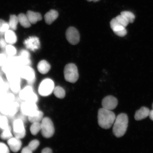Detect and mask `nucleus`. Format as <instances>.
<instances>
[{"mask_svg": "<svg viewBox=\"0 0 153 153\" xmlns=\"http://www.w3.org/2000/svg\"><path fill=\"white\" fill-rule=\"evenodd\" d=\"M97 118L99 126L103 129H107L112 127L116 117L111 110L102 108L98 111Z\"/></svg>", "mask_w": 153, "mask_h": 153, "instance_id": "f257e3e1", "label": "nucleus"}, {"mask_svg": "<svg viewBox=\"0 0 153 153\" xmlns=\"http://www.w3.org/2000/svg\"><path fill=\"white\" fill-rule=\"evenodd\" d=\"M128 118L125 114H120L117 117L114 123L113 132L116 137L123 136L127 131Z\"/></svg>", "mask_w": 153, "mask_h": 153, "instance_id": "f03ea898", "label": "nucleus"}, {"mask_svg": "<svg viewBox=\"0 0 153 153\" xmlns=\"http://www.w3.org/2000/svg\"><path fill=\"white\" fill-rule=\"evenodd\" d=\"M54 82L50 78H45L39 84L38 92L42 97L48 96L53 92L55 88Z\"/></svg>", "mask_w": 153, "mask_h": 153, "instance_id": "7ed1b4c3", "label": "nucleus"}, {"mask_svg": "<svg viewBox=\"0 0 153 153\" xmlns=\"http://www.w3.org/2000/svg\"><path fill=\"white\" fill-rule=\"evenodd\" d=\"M65 79L67 82L75 83L79 78L77 67L74 64H69L65 66L64 70Z\"/></svg>", "mask_w": 153, "mask_h": 153, "instance_id": "20e7f679", "label": "nucleus"}, {"mask_svg": "<svg viewBox=\"0 0 153 153\" xmlns=\"http://www.w3.org/2000/svg\"><path fill=\"white\" fill-rule=\"evenodd\" d=\"M41 132L42 136L45 138L52 137L55 133L53 122L49 117H44L41 123Z\"/></svg>", "mask_w": 153, "mask_h": 153, "instance_id": "39448f33", "label": "nucleus"}, {"mask_svg": "<svg viewBox=\"0 0 153 153\" xmlns=\"http://www.w3.org/2000/svg\"><path fill=\"white\" fill-rule=\"evenodd\" d=\"M21 78L26 80L30 84L33 83L36 80L35 72L30 66H22L17 70Z\"/></svg>", "mask_w": 153, "mask_h": 153, "instance_id": "423d86ee", "label": "nucleus"}, {"mask_svg": "<svg viewBox=\"0 0 153 153\" xmlns=\"http://www.w3.org/2000/svg\"><path fill=\"white\" fill-rule=\"evenodd\" d=\"M13 132L15 137L19 139H22L25 137L26 129L22 119H16L13 122Z\"/></svg>", "mask_w": 153, "mask_h": 153, "instance_id": "0eeeda50", "label": "nucleus"}, {"mask_svg": "<svg viewBox=\"0 0 153 153\" xmlns=\"http://www.w3.org/2000/svg\"><path fill=\"white\" fill-rule=\"evenodd\" d=\"M20 109L22 114L29 116L32 115L38 110L36 103L25 101L21 105Z\"/></svg>", "mask_w": 153, "mask_h": 153, "instance_id": "6e6552de", "label": "nucleus"}, {"mask_svg": "<svg viewBox=\"0 0 153 153\" xmlns=\"http://www.w3.org/2000/svg\"><path fill=\"white\" fill-rule=\"evenodd\" d=\"M68 41L72 45H76L79 41L80 35L79 32L75 27H70L67 29L66 33Z\"/></svg>", "mask_w": 153, "mask_h": 153, "instance_id": "1a4fd4ad", "label": "nucleus"}, {"mask_svg": "<svg viewBox=\"0 0 153 153\" xmlns=\"http://www.w3.org/2000/svg\"><path fill=\"white\" fill-rule=\"evenodd\" d=\"M24 45L27 49L32 51L37 50L40 47V42L39 38L35 36H31L25 40Z\"/></svg>", "mask_w": 153, "mask_h": 153, "instance_id": "9d476101", "label": "nucleus"}, {"mask_svg": "<svg viewBox=\"0 0 153 153\" xmlns=\"http://www.w3.org/2000/svg\"><path fill=\"white\" fill-rule=\"evenodd\" d=\"M118 104L117 99L112 96H108L104 97L102 101V108L110 110L115 108Z\"/></svg>", "mask_w": 153, "mask_h": 153, "instance_id": "9b49d317", "label": "nucleus"}, {"mask_svg": "<svg viewBox=\"0 0 153 153\" xmlns=\"http://www.w3.org/2000/svg\"><path fill=\"white\" fill-rule=\"evenodd\" d=\"M7 144L10 150L14 152H17L22 148V143L20 139L12 137L7 140Z\"/></svg>", "mask_w": 153, "mask_h": 153, "instance_id": "f8f14e48", "label": "nucleus"}, {"mask_svg": "<svg viewBox=\"0 0 153 153\" xmlns=\"http://www.w3.org/2000/svg\"><path fill=\"white\" fill-rule=\"evenodd\" d=\"M34 93L31 86H27L21 90L19 93V97L21 100L28 101Z\"/></svg>", "mask_w": 153, "mask_h": 153, "instance_id": "ddd939ff", "label": "nucleus"}, {"mask_svg": "<svg viewBox=\"0 0 153 153\" xmlns=\"http://www.w3.org/2000/svg\"><path fill=\"white\" fill-rule=\"evenodd\" d=\"M58 12L55 10L51 9L46 13L44 19L46 23L50 25L58 18Z\"/></svg>", "mask_w": 153, "mask_h": 153, "instance_id": "4468645a", "label": "nucleus"}, {"mask_svg": "<svg viewBox=\"0 0 153 153\" xmlns=\"http://www.w3.org/2000/svg\"><path fill=\"white\" fill-rule=\"evenodd\" d=\"M150 110L148 108L143 107L135 112V119L137 120H140L145 119L149 116Z\"/></svg>", "mask_w": 153, "mask_h": 153, "instance_id": "2eb2a0df", "label": "nucleus"}, {"mask_svg": "<svg viewBox=\"0 0 153 153\" xmlns=\"http://www.w3.org/2000/svg\"><path fill=\"white\" fill-rule=\"evenodd\" d=\"M26 15L31 24H36L42 19L41 14L39 13L29 10L27 12Z\"/></svg>", "mask_w": 153, "mask_h": 153, "instance_id": "dca6fc26", "label": "nucleus"}, {"mask_svg": "<svg viewBox=\"0 0 153 153\" xmlns=\"http://www.w3.org/2000/svg\"><path fill=\"white\" fill-rule=\"evenodd\" d=\"M37 68L38 71L40 73L45 74L49 72L51 70V66L47 61L42 60L38 63Z\"/></svg>", "mask_w": 153, "mask_h": 153, "instance_id": "f3484780", "label": "nucleus"}, {"mask_svg": "<svg viewBox=\"0 0 153 153\" xmlns=\"http://www.w3.org/2000/svg\"><path fill=\"white\" fill-rule=\"evenodd\" d=\"M4 39L7 43L14 45L17 41V37L14 30H9L4 34Z\"/></svg>", "mask_w": 153, "mask_h": 153, "instance_id": "a211bd4d", "label": "nucleus"}, {"mask_svg": "<svg viewBox=\"0 0 153 153\" xmlns=\"http://www.w3.org/2000/svg\"><path fill=\"white\" fill-rule=\"evenodd\" d=\"M6 77L9 83L19 82L20 83L21 77L17 71H11L6 74Z\"/></svg>", "mask_w": 153, "mask_h": 153, "instance_id": "6ab92c4d", "label": "nucleus"}, {"mask_svg": "<svg viewBox=\"0 0 153 153\" xmlns=\"http://www.w3.org/2000/svg\"><path fill=\"white\" fill-rule=\"evenodd\" d=\"M44 114L42 111L38 110L37 112L31 116H28L29 121L30 123L40 122L42 121L44 117Z\"/></svg>", "mask_w": 153, "mask_h": 153, "instance_id": "aec40b11", "label": "nucleus"}, {"mask_svg": "<svg viewBox=\"0 0 153 153\" xmlns=\"http://www.w3.org/2000/svg\"><path fill=\"white\" fill-rule=\"evenodd\" d=\"M19 22L21 25L25 28H28L31 26V24L26 14L21 13L18 15Z\"/></svg>", "mask_w": 153, "mask_h": 153, "instance_id": "412c9836", "label": "nucleus"}, {"mask_svg": "<svg viewBox=\"0 0 153 153\" xmlns=\"http://www.w3.org/2000/svg\"><path fill=\"white\" fill-rule=\"evenodd\" d=\"M110 24L111 28L114 33L126 28L125 27H124L119 23V22L117 20L116 18L113 19L111 20Z\"/></svg>", "mask_w": 153, "mask_h": 153, "instance_id": "4be33fe9", "label": "nucleus"}, {"mask_svg": "<svg viewBox=\"0 0 153 153\" xmlns=\"http://www.w3.org/2000/svg\"><path fill=\"white\" fill-rule=\"evenodd\" d=\"M19 23L18 16L15 15H10L8 23L10 28L13 30H16Z\"/></svg>", "mask_w": 153, "mask_h": 153, "instance_id": "5701e85b", "label": "nucleus"}, {"mask_svg": "<svg viewBox=\"0 0 153 153\" xmlns=\"http://www.w3.org/2000/svg\"><path fill=\"white\" fill-rule=\"evenodd\" d=\"M53 93L55 97L60 99L64 98L66 95L65 91L64 89L59 86L55 87Z\"/></svg>", "mask_w": 153, "mask_h": 153, "instance_id": "b1692460", "label": "nucleus"}, {"mask_svg": "<svg viewBox=\"0 0 153 153\" xmlns=\"http://www.w3.org/2000/svg\"><path fill=\"white\" fill-rule=\"evenodd\" d=\"M12 129L11 128L10 126H9L8 127L4 129L0 135V137L3 140H8L13 137Z\"/></svg>", "mask_w": 153, "mask_h": 153, "instance_id": "393cba45", "label": "nucleus"}, {"mask_svg": "<svg viewBox=\"0 0 153 153\" xmlns=\"http://www.w3.org/2000/svg\"><path fill=\"white\" fill-rule=\"evenodd\" d=\"M41 123L34 122V123H32L30 127V131L32 134L35 135L41 131Z\"/></svg>", "mask_w": 153, "mask_h": 153, "instance_id": "a878e982", "label": "nucleus"}, {"mask_svg": "<svg viewBox=\"0 0 153 153\" xmlns=\"http://www.w3.org/2000/svg\"><path fill=\"white\" fill-rule=\"evenodd\" d=\"M20 105L17 102H13L11 103L10 107L8 116H13L16 114L19 111Z\"/></svg>", "mask_w": 153, "mask_h": 153, "instance_id": "bb28decb", "label": "nucleus"}, {"mask_svg": "<svg viewBox=\"0 0 153 153\" xmlns=\"http://www.w3.org/2000/svg\"><path fill=\"white\" fill-rule=\"evenodd\" d=\"M10 27L8 23L2 19H0V35H4L6 32L9 30Z\"/></svg>", "mask_w": 153, "mask_h": 153, "instance_id": "cd10ccee", "label": "nucleus"}, {"mask_svg": "<svg viewBox=\"0 0 153 153\" xmlns=\"http://www.w3.org/2000/svg\"><path fill=\"white\" fill-rule=\"evenodd\" d=\"M120 14L123 15L128 21L129 23H133L135 19V16L133 13L129 11H122Z\"/></svg>", "mask_w": 153, "mask_h": 153, "instance_id": "c85d7f7f", "label": "nucleus"}, {"mask_svg": "<svg viewBox=\"0 0 153 153\" xmlns=\"http://www.w3.org/2000/svg\"><path fill=\"white\" fill-rule=\"evenodd\" d=\"M10 88L11 91L14 94H18L21 91L20 83L15 82V83H9Z\"/></svg>", "mask_w": 153, "mask_h": 153, "instance_id": "c756f323", "label": "nucleus"}, {"mask_svg": "<svg viewBox=\"0 0 153 153\" xmlns=\"http://www.w3.org/2000/svg\"><path fill=\"white\" fill-rule=\"evenodd\" d=\"M5 49L6 52L9 56H14L16 54V49L12 45H7Z\"/></svg>", "mask_w": 153, "mask_h": 153, "instance_id": "7c9ffc66", "label": "nucleus"}, {"mask_svg": "<svg viewBox=\"0 0 153 153\" xmlns=\"http://www.w3.org/2000/svg\"><path fill=\"white\" fill-rule=\"evenodd\" d=\"M2 67V70L6 74L11 71H16L14 67L8 62H6L5 64Z\"/></svg>", "mask_w": 153, "mask_h": 153, "instance_id": "2f4dec72", "label": "nucleus"}, {"mask_svg": "<svg viewBox=\"0 0 153 153\" xmlns=\"http://www.w3.org/2000/svg\"><path fill=\"white\" fill-rule=\"evenodd\" d=\"M40 145V143L39 140L37 139L33 140L30 141L28 145V148H29L32 152L35 151Z\"/></svg>", "mask_w": 153, "mask_h": 153, "instance_id": "473e14b6", "label": "nucleus"}, {"mask_svg": "<svg viewBox=\"0 0 153 153\" xmlns=\"http://www.w3.org/2000/svg\"><path fill=\"white\" fill-rule=\"evenodd\" d=\"M8 119L5 116H1L0 118V128L4 129L9 126Z\"/></svg>", "mask_w": 153, "mask_h": 153, "instance_id": "72a5a7b5", "label": "nucleus"}, {"mask_svg": "<svg viewBox=\"0 0 153 153\" xmlns=\"http://www.w3.org/2000/svg\"><path fill=\"white\" fill-rule=\"evenodd\" d=\"M116 18L119 23L124 27H127L129 23L128 21L121 14L118 15V16L116 17Z\"/></svg>", "mask_w": 153, "mask_h": 153, "instance_id": "f704fd0d", "label": "nucleus"}, {"mask_svg": "<svg viewBox=\"0 0 153 153\" xmlns=\"http://www.w3.org/2000/svg\"><path fill=\"white\" fill-rule=\"evenodd\" d=\"M9 147L3 143H0V153H8L10 152Z\"/></svg>", "mask_w": 153, "mask_h": 153, "instance_id": "c9c22d12", "label": "nucleus"}, {"mask_svg": "<svg viewBox=\"0 0 153 153\" xmlns=\"http://www.w3.org/2000/svg\"><path fill=\"white\" fill-rule=\"evenodd\" d=\"M19 56L25 59H30V53L26 50H22L19 53Z\"/></svg>", "mask_w": 153, "mask_h": 153, "instance_id": "e433bc0d", "label": "nucleus"}, {"mask_svg": "<svg viewBox=\"0 0 153 153\" xmlns=\"http://www.w3.org/2000/svg\"><path fill=\"white\" fill-rule=\"evenodd\" d=\"M7 57L5 55L0 53V66H2L7 62Z\"/></svg>", "mask_w": 153, "mask_h": 153, "instance_id": "4c0bfd02", "label": "nucleus"}, {"mask_svg": "<svg viewBox=\"0 0 153 153\" xmlns=\"http://www.w3.org/2000/svg\"><path fill=\"white\" fill-rule=\"evenodd\" d=\"M116 34L119 37H123L124 36H125L127 34V30L126 29H124L120 30L119 31L115 32L114 33Z\"/></svg>", "mask_w": 153, "mask_h": 153, "instance_id": "58836bf2", "label": "nucleus"}, {"mask_svg": "<svg viewBox=\"0 0 153 153\" xmlns=\"http://www.w3.org/2000/svg\"><path fill=\"white\" fill-rule=\"evenodd\" d=\"M7 42L5 39L1 38L0 39V48L1 49L5 48L7 46Z\"/></svg>", "mask_w": 153, "mask_h": 153, "instance_id": "ea45409f", "label": "nucleus"}, {"mask_svg": "<svg viewBox=\"0 0 153 153\" xmlns=\"http://www.w3.org/2000/svg\"><path fill=\"white\" fill-rule=\"evenodd\" d=\"M21 152L22 153H32V151L30 150V149L28 148V146L24 147L22 150Z\"/></svg>", "mask_w": 153, "mask_h": 153, "instance_id": "a19ab883", "label": "nucleus"}, {"mask_svg": "<svg viewBox=\"0 0 153 153\" xmlns=\"http://www.w3.org/2000/svg\"><path fill=\"white\" fill-rule=\"evenodd\" d=\"M42 153H52L53 151L52 149L49 148H44L42 151Z\"/></svg>", "mask_w": 153, "mask_h": 153, "instance_id": "79ce46f5", "label": "nucleus"}, {"mask_svg": "<svg viewBox=\"0 0 153 153\" xmlns=\"http://www.w3.org/2000/svg\"><path fill=\"white\" fill-rule=\"evenodd\" d=\"M4 81L2 78H1V76H0V91L2 88L4 84Z\"/></svg>", "mask_w": 153, "mask_h": 153, "instance_id": "37998d69", "label": "nucleus"}, {"mask_svg": "<svg viewBox=\"0 0 153 153\" xmlns=\"http://www.w3.org/2000/svg\"><path fill=\"white\" fill-rule=\"evenodd\" d=\"M149 116L150 119L153 121V109L150 111Z\"/></svg>", "mask_w": 153, "mask_h": 153, "instance_id": "c03bdc74", "label": "nucleus"}, {"mask_svg": "<svg viewBox=\"0 0 153 153\" xmlns=\"http://www.w3.org/2000/svg\"><path fill=\"white\" fill-rule=\"evenodd\" d=\"M100 1V0H93V1L94 2H97Z\"/></svg>", "mask_w": 153, "mask_h": 153, "instance_id": "a18cd8bd", "label": "nucleus"}, {"mask_svg": "<svg viewBox=\"0 0 153 153\" xmlns=\"http://www.w3.org/2000/svg\"><path fill=\"white\" fill-rule=\"evenodd\" d=\"M87 1H93V0H87Z\"/></svg>", "mask_w": 153, "mask_h": 153, "instance_id": "49530a36", "label": "nucleus"}, {"mask_svg": "<svg viewBox=\"0 0 153 153\" xmlns=\"http://www.w3.org/2000/svg\"><path fill=\"white\" fill-rule=\"evenodd\" d=\"M152 109H153V104L152 105Z\"/></svg>", "mask_w": 153, "mask_h": 153, "instance_id": "de8ad7c7", "label": "nucleus"}, {"mask_svg": "<svg viewBox=\"0 0 153 153\" xmlns=\"http://www.w3.org/2000/svg\"><path fill=\"white\" fill-rule=\"evenodd\" d=\"M1 114H0V118H1Z\"/></svg>", "mask_w": 153, "mask_h": 153, "instance_id": "09e8293b", "label": "nucleus"}]
</instances>
